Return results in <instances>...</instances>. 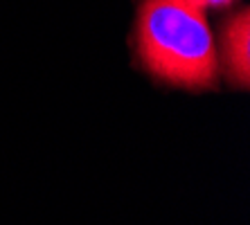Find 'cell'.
Returning a JSON list of instances; mask_svg holds the SVG:
<instances>
[{"label": "cell", "instance_id": "obj_1", "mask_svg": "<svg viewBox=\"0 0 250 225\" xmlns=\"http://www.w3.org/2000/svg\"><path fill=\"white\" fill-rule=\"evenodd\" d=\"M138 50L146 70L181 88L214 83L219 57L205 12L189 0H142Z\"/></svg>", "mask_w": 250, "mask_h": 225}, {"label": "cell", "instance_id": "obj_2", "mask_svg": "<svg viewBox=\"0 0 250 225\" xmlns=\"http://www.w3.org/2000/svg\"><path fill=\"white\" fill-rule=\"evenodd\" d=\"M223 59L228 77L234 86L248 88L250 83V14L241 9L226 25L223 34Z\"/></svg>", "mask_w": 250, "mask_h": 225}, {"label": "cell", "instance_id": "obj_3", "mask_svg": "<svg viewBox=\"0 0 250 225\" xmlns=\"http://www.w3.org/2000/svg\"><path fill=\"white\" fill-rule=\"evenodd\" d=\"M192 5H196L198 9H208V7H219V5H226V2H230V0H189Z\"/></svg>", "mask_w": 250, "mask_h": 225}]
</instances>
